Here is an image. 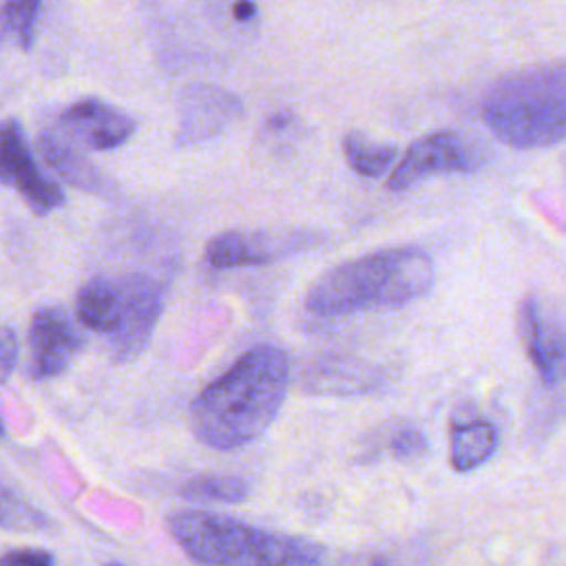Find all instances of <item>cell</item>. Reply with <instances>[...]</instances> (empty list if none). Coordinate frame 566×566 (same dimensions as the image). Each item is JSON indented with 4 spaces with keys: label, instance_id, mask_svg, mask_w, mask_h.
Segmentation results:
<instances>
[{
    "label": "cell",
    "instance_id": "22",
    "mask_svg": "<svg viewBox=\"0 0 566 566\" xmlns=\"http://www.w3.org/2000/svg\"><path fill=\"white\" fill-rule=\"evenodd\" d=\"M208 4L219 13L230 18L237 24L252 27L259 18L256 4L252 0H208Z\"/></svg>",
    "mask_w": 566,
    "mask_h": 566
},
{
    "label": "cell",
    "instance_id": "21",
    "mask_svg": "<svg viewBox=\"0 0 566 566\" xmlns=\"http://www.w3.org/2000/svg\"><path fill=\"white\" fill-rule=\"evenodd\" d=\"M429 449L427 438L420 429L416 427H405L391 438V453L400 460H413L424 455Z\"/></svg>",
    "mask_w": 566,
    "mask_h": 566
},
{
    "label": "cell",
    "instance_id": "17",
    "mask_svg": "<svg viewBox=\"0 0 566 566\" xmlns=\"http://www.w3.org/2000/svg\"><path fill=\"white\" fill-rule=\"evenodd\" d=\"M179 493L195 502L239 504L250 497V484L237 475H197L188 480Z\"/></svg>",
    "mask_w": 566,
    "mask_h": 566
},
{
    "label": "cell",
    "instance_id": "13",
    "mask_svg": "<svg viewBox=\"0 0 566 566\" xmlns=\"http://www.w3.org/2000/svg\"><path fill=\"white\" fill-rule=\"evenodd\" d=\"M75 314L84 327L111 338L122 323L119 279L95 276L86 281L77 292Z\"/></svg>",
    "mask_w": 566,
    "mask_h": 566
},
{
    "label": "cell",
    "instance_id": "10",
    "mask_svg": "<svg viewBox=\"0 0 566 566\" xmlns=\"http://www.w3.org/2000/svg\"><path fill=\"white\" fill-rule=\"evenodd\" d=\"M60 124L71 137L80 139L91 150H111L126 144L137 126L130 115L97 97L71 104L60 115Z\"/></svg>",
    "mask_w": 566,
    "mask_h": 566
},
{
    "label": "cell",
    "instance_id": "25",
    "mask_svg": "<svg viewBox=\"0 0 566 566\" xmlns=\"http://www.w3.org/2000/svg\"><path fill=\"white\" fill-rule=\"evenodd\" d=\"M4 436V424H2V418H0V438Z\"/></svg>",
    "mask_w": 566,
    "mask_h": 566
},
{
    "label": "cell",
    "instance_id": "18",
    "mask_svg": "<svg viewBox=\"0 0 566 566\" xmlns=\"http://www.w3.org/2000/svg\"><path fill=\"white\" fill-rule=\"evenodd\" d=\"M343 153L349 168L363 177H382L396 159V148L385 144H371L358 133H349L343 139Z\"/></svg>",
    "mask_w": 566,
    "mask_h": 566
},
{
    "label": "cell",
    "instance_id": "16",
    "mask_svg": "<svg viewBox=\"0 0 566 566\" xmlns=\"http://www.w3.org/2000/svg\"><path fill=\"white\" fill-rule=\"evenodd\" d=\"M316 391L332 394H358L369 391L378 382V371L371 365H363L358 360H323L310 371Z\"/></svg>",
    "mask_w": 566,
    "mask_h": 566
},
{
    "label": "cell",
    "instance_id": "15",
    "mask_svg": "<svg viewBox=\"0 0 566 566\" xmlns=\"http://www.w3.org/2000/svg\"><path fill=\"white\" fill-rule=\"evenodd\" d=\"M497 449V427L491 420H469L451 427L449 460L460 473L482 467Z\"/></svg>",
    "mask_w": 566,
    "mask_h": 566
},
{
    "label": "cell",
    "instance_id": "4",
    "mask_svg": "<svg viewBox=\"0 0 566 566\" xmlns=\"http://www.w3.org/2000/svg\"><path fill=\"white\" fill-rule=\"evenodd\" d=\"M168 531L181 551L199 564H318L325 548L290 535L223 517L208 511H177L168 517Z\"/></svg>",
    "mask_w": 566,
    "mask_h": 566
},
{
    "label": "cell",
    "instance_id": "20",
    "mask_svg": "<svg viewBox=\"0 0 566 566\" xmlns=\"http://www.w3.org/2000/svg\"><path fill=\"white\" fill-rule=\"evenodd\" d=\"M0 526L11 531H42L49 526V520L0 478Z\"/></svg>",
    "mask_w": 566,
    "mask_h": 566
},
{
    "label": "cell",
    "instance_id": "7",
    "mask_svg": "<svg viewBox=\"0 0 566 566\" xmlns=\"http://www.w3.org/2000/svg\"><path fill=\"white\" fill-rule=\"evenodd\" d=\"M122 287V323L108 338L111 354L124 363L142 354L155 332V325L164 310L166 290L164 283L150 274L133 272L119 279Z\"/></svg>",
    "mask_w": 566,
    "mask_h": 566
},
{
    "label": "cell",
    "instance_id": "14",
    "mask_svg": "<svg viewBox=\"0 0 566 566\" xmlns=\"http://www.w3.org/2000/svg\"><path fill=\"white\" fill-rule=\"evenodd\" d=\"M38 148L44 157V161L73 188H80L84 192L102 195L106 192L108 184L104 175L75 148L71 146L62 135L44 130L38 137Z\"/></svg>",
    "mask_w": 566,
    "mask_h": 566
},
{
    "label": "cell",
    "instance_id": "23",
    "mask_svg": "<svg viewBox=\"0 0 566 566\" xmlns=\"http://www.w3.org/2000/svg\"><path fill=\"white\" fill-rule=\"evenodd\" d=\"M20 343L13 327H0V380H7L18 365Z\"/></svg>",
    "mask_w": 566,
    "mask_h": 566
},
{
    "label": "cell",
    "instance_id": "9",
    "mask_svg": "<svg viewBox=\"0 0 566 566\" xmlns=\"http://www.w3.org/2000/svg\"><path fill=\"white\" fill-rule=\"evenodd\" d=\"M243 113L241 99L212 84H195L181 93L177 144L195 146L221 135Z\"/></svg>",
    "mask_w": 566,
    "mask_h": 566
},
{
    "label": "cell",
    "instance_id": "11",
    "mask_svg": "<svg viewBox=\"0 0 566 566\" xmlns=\"http://www.w3.org/2000/svg\"><path fill=\"white\" fill-rule=\"evenodd\" d=\"M522 332L528 358L542 382L546 387L557 385L564 367V336L559 325L546 318L535 296H528L522 305Z\"/></svg>",
    "mask_w": 566,
    "mask_h": 566
},
{
    "label": "cell",
    "instance_id": "24",
    "mask_svg": "<svg viewBox=\"0 0 566 566\" xmlns=\"http://www.w3.org/2000/svg\"><path fill=\"white\" fill-rule=\"evenodd\" d=\"M55 557L42 548H18L0 557V564L7 566H51Z\"/></svg>",
    "mask_w": 566,
    "mask_h": 566
},
{
    "label": "cell",
    "instance_id": "12",
    "mask_svg": "<svg viewBox=\"0 0 566 566\" xmlns=\"http://www.w3.org/2000/svg\"><path fill=\"white\" fill-rule=\"evenodd\" d=\"M298 243L276 241L263 232H239L228 230L212 237L206 245V261L217 270H232L245 265H263L276 261L287 252V248H296Z\"/></svg>",
    "mask_w": 566,
    "mask_h": 566
},
{
    "label": "cell",
    "instance_id": "5",
    "mask_svg": "<svg viewBox=\"0 0 566 566\" xmlns=\"http://www.w3.org/2000/svg\"><path fill=\"white\" fill-rule=\"evenodd\" d=\"M482 157L469 139L455 130H436L416 139L396 168L389 172L387 188L402 192L427 179L429 175L473 172Z\"/></svg>",
    "mask_w": 566,
    "mask_h": 566
},
{
    "label": "cell",
    "instance_id": "6",
    "mask_svg": "<svg viewBox=\"0 0 566 566\" xmlns=\"http://www.w3.org/2000/svg\"><path fill=\"white\" fill-rule=\"evenodd\" d=\"M0 184L13 188L35 214H49L64 206L62 188L38 166L15 117L0 122Z\"/></svg>",
    "mask_w": 566,
    "mask_h": 566
},
{
    "label": "cell",
    "instance_id": "2",
    "mask_svg": "<svg viewBox=\"0 0 566 566\" xmlns=\"http://www.w3.org/2000/svg\"><path fill=\"white\" fill-rule=\"evenodd\" d=\"M431 256L418 248H394L334 265L307 292L305 307L316 316H349L407 305L433 285Z\"/></svg>",
    "mask_w": 566,
    "mask_h": 566
},
{
    "label": "cell",
    "instance_id": "19",
    "mask_svg": "<svg viewBox=\"0 0 566 566\" xmlns=\"http://www.w3.org/2000/svg\"><path fill=\"white\" fill-rule=\"evenodd\" d=\"M40 7L42 0H0V29L24 51L33 44Z\"/></svg>",
    "mask_w": 566,
    "mask_h": 566
},
{
    "label": "cell",
    "instance_id": "3",
    "mask_svg": "<svg viewBox=\"0 0 566 566\" xmlns=\"http://www.w3.org/2000/svg\"><path fill=\"white\" fill-rule=\"evenodd\" d=\"M486 128L504 144L548 148L566 135V69L542 64L497 80L482 99Z\"/></svg>",
    "mask_w": 566,
    "mask_h": 566
},
{
    "label": "cell",
    "instance_id": "8",
    "mask_svg": "<svg viewBox=\"0 0 566 566\" xmlns=\"http://www.w3.org/2000/svg\"><path fill=\"white\" fill-rule=\"evenodd\" d=\"M29 374L35 380L60 376L82 349V336L69 312L57 305L40 307L29 325Z\"/></svg>",
    "mask_w": 566,
    "mask_h": 566
},
{
    "label": "cell",
    "instance_id": "1",
    "mask_svg": "<svg viewBox=\"0 0 566 566\" xmlns=\"http://www.w3.org/2000/svg\"><path fill=\"white\" fill-rule=\"evenodd\" d=\"M287 387V354L274 345H259L201 389L190 405V427L217 451L245 447L274 422Z\"/></svg>",
    "mask_w": 566,
    "mask_h": 566
}]
</instances>
